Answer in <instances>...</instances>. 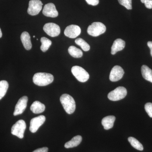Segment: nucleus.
Returning a JSON list of instances; mask_svg holds the SVG:
<instances>
[{"label":"nucleus","mask_w":152,"mask_h":152,"mask_svg":"<svg viewBox=\"0 0 152 152\" xmlns=\"http://www.w3.org/2000/svg\"><path fill=\"white\" fill-rule=\"evenodd\" d=\"M87 4L92 6H96L99 4V0H86Z\"/></svg>","instance_id":"cd10ccee"},{"label":"nucleus","mask_w":152,"mask_h":152,"mask_svg":"<svg viewBox=\"0 0 152 152\" xmlns=\"http://www.w3.org/2000/svg\"><path fill=\"white\" fill-rule=\"evenodd\" d=\"M60 101L67 113H73L75 110L76 104L72 96L67 94H64L61 96Z\"/></svg>","instance_id":"f03ea898"},{"label":"nucleus","mask_w":152,"mask_h":152,"mask_svg":"<svg viewBox=\"0 0 152 152\" xmlns=\"http://www.w3.org/2000/svg\"><path fill=\"white\" fill-rule=\"evenodd\" d=\"M43 14L45 16L50 18H56L58 15V13L56 6L53 3H48L44 7Z\"/></svg>","instance_id":"ddd939ff"},{"label":"nucleus","mask_w":152,"mask_h":152,"mask_svg":"<svg viewBox=\"0 0 152 152\" xmlns=\"http://www.w3.org/2000/svg\"><path fill=\"white\" fill-rule=\"evenodd\" d=\"M148 46L151 50V54L152 57V42L151 41H149V42H148Z\"/></svg>","instance_id":"c756f323"},{"label":"nucleus","mask_w":152,"mask_h":152,"mask_svg":"<svg viewBox=\"0 0 152 152\" xmlns=\"http://www.w3.org/2000/svg\"><path fill=\"white\" fill-rule=\"evenodd\" d=\"M42 45L41 46V50L43 52H46L52 45V42L48 38L43 37L41 39Z\"/></svg>","instance_id":"412c9836"},{"label":"nucleus","mask_w":152,"mask_h":152,"mask_svg":"<svg viewBox=\"0 0 152 152\" xmlns=\"http://www.w3.org/2000/svg\"><path fill=\"white\" fill-rule=\"evenodd\" d=\"M21 40L23 45L25 48L27 50H31L32 48V44L31 41V37L27 32H23L21 35Z\"/></svg>","instance_id":"2eb2a0df"},{"label":"nucleus","mask_w":152,"mask_h":152,"mask_svg":"<svg viewBox=\"0 0 152 152\" xmlns=\"http://www.w3.org/2000/svg\"><path fill=\"white\" fill-rule=\"evenodd\" d=\"M106 27L102 23L100 22H94L89 26L87 30V32L90 35L96 37L105 32Z\"/></svg>","instance_id":"7ed1b4c3"},{"label":"nucleus","mask_w":152,"mask_h":152,"mask_svg":"<svg viewBox=\"0 0 152 152\" xmlns=\"http://www.w3.org/2000/svg\"><path fill=\"white\" fill-rule=\"evenodd\" d=\"M33 37L35 38V36H34V37Z\"/></svg>","instance_id":"2f4dec72"},{"label":"nucleus","mask_w":152,"mask_h":152,"mask_svg":"<svg viewBox=\"0 0 152 152\" xmlns=\"http://www.w3.org/2000/svg\"><path fill=\"white\" fill-rule=\"evenodd\" d=\"M30 109L34 113L39 114L44 112L45 106L39 101H35L32 104Z\"/></svg>","instance_id":"f3484780"},{"label":"nucleus","mask_w":152,"mask_h":152,"mask_svg":"<svg viewBox=\"0 0 152 152\" xmlns=\"http://www.w3.org/2000/svg\"><path fill=\"white\" fill-rule=\"evenodd\" d=\"M26 128V125L25 121L23 120H19L12 127L11 133L20 139H23Z\"/></svg>","instance_id":"20e7f679"},{"label":"nucleus","mask_w":152,"mask_h":152,"mask_svg":"<svg viewBox=\"0 0 152 152\" xmlns=\"http://www.w3.org/2000/svg\"><path fill=\"white\" fill-rule=\"evenodd\" d=\"M128 141L132 146L134 147L136 149L140 151H142L143 150L144 148L142 144L135 138L129 137L128 138Z\"/></svg>","instance_id":"4be33fe9"},{"label":"nucleus","mask_w":152,"mask_h":152,"mask_svg":"<svg viewBox=\"0 0 152 152\" xmlns=\"http://www.w3.org/2000/svg\"><path fill=\"white\" fill-rule=\"evenodd\" d=\"M43 30L47 34L51 37H57L61 33V29L58 25L54 23H48L43 27Z\"/></svg>","instance_id":"6e6552de"},{"label":"nucleus","mask_w":152,"mask_h":152,"mask_svg":"<svg viewBox=\"0 0 152 152\" xmlns=\"http://www.w3.org/2000/svg\"><path fill=\"white\" fill-rule=\"evenodd\" d=\"M145 110L148 115L152 118V103H147L145 106Z\"/></svg>","instance_id":"a878e982"},{"label":"nucleus","mask_w":152,"mask_h":152,"mask_svg":"<svg viewBox=\"0 0 152 152\" xmlns=\"http://www.w3.org/2000/svg\"><path fill=\"white\" fill-rule=\"evenodd\" d=\"M43 4L40 0H31L29 2L28 13L32 16L37 15L40 12Z\"/></svg>","instance_id":"0eeeda50"},{"label":"nucleus","mask_w":152,"mask_h":152,"mask_svg":"<svg viewBox=\"0 0 152 152\" xmlns=\"http://www.w3.org/2000/svg\"><path fill=\"white\" fill-rule=\"evenodd\" d=\"M141 1L145 4L147 8L152 9V0H141Z\"/></svg>","instance_id":"bb28decb"},{"label":"nucleus","mask_w":152,"mask_h":152,"mask_svg":"<svg viewBox=\"0 0 152 152\" xmlns=\"http://www.w3.org/2000/svg\"><path fill=\"white\" fill-rule=\"evenodd\" d=\"M142 76L145 80L152 83V70L146 65H143L141 68Z\"/></svg>","instance_id":"6ab92c4d"},{"label":"nucleus","mask_w":152,"mask_h":152,"mask_svg":"<svg viewBox=\"0 0 152 152\" xmlns=\"http://www.w3.org/2000/svg\"><path fill=\"white\" fill-rule=\"evenodd\" d=\"M9 88V84L7 81L1 80L0 81V100L6 95Z\"/></svg>","instance_id":"5701e85b"},{"label":"nucleus","mask_w":152,"mask_h":152,"mask_svg":"<svg viewBox=\"0 0 152 152\" xmlns=\"http://www.w3.org/2000/svg\"><path fill=\"white\" fill-rule=\"evenodd\" d=\"M72 72L76 78L79 81L85 83L89 78V75L83 68L79 66H76L72 67Z\"/></svg>","instance_id":"39448f33"},{"label":"nucleus","mask_w":152,"mask_h":152,"mask_svg":"<svg viewBox=\"0 0 152 152\" xmlns=\"http://www.w3.org/2000/svg\"><path fill=\"white\" fill-rule=\"evenodd\" d=\"M2 36V33L1 31V28H0V38Z\"/></svg>","instance_id":"7c9ffc66"},{"label":"nucleus","mask_w":152,"mask_h":152,"mask_svg":"<svg viewBox=\"0 0 152 152\" xmlns=\"http://www.w3.org/2000/svg\"><path fill=\"white\" fill-rule=\"evenodd\" d=\"M28 98L27 96H23L20 98L15 107L14 115H21L24 112L27 105Z\"/></svg>","instance_id":"9b49d317"},{"label":"nucleus","mask_w":152,"mask_h":152,"mask_svg":"<svg viewBox=\"0 0 152 152\" xmlns=\"http://www.w3.org/2000/svg\"><path fill=\"white\" fill-rule=\"evenodd\" d=\"M68 52L69 54L74 58H80L83 56V53L82 50L73 46H72L69 48Z\"/></svg>","instance_id":"aec40b11"},{"label":"nucleus","mask_w":152,"mask_h":152,"mask_svg":"<svg viewBox=\"0 0 152 152\" xmlns=\"http://www.w3.org/2000/svg\"><path fill=\"white\" fill-rule=\"evenodd\" d=\"M126 43L124 41L121 39H118L115 40L111 47V54L115 55L117 52L122 50L124 48Z\"/></svg>","instance_id":"4468645a"},{"label":"nucleus","mask_w":152,"mask_h":152,"mask_svg":"<svg viewBox=\"0 0 152 152\" xmlns=\"http://www.w3.org/2000/svg\"><path fill=\"white\" fill-rule=\"evenodd\" d=\"M81 30L79 26L75 25H71L66 28L64 34L66 37L70 38H75L80 35Z\"/></svg>","instance_id":"f8f14e48"},{"label":"nucleus","mask_w":152,"mask_h":152,"mask_svg":"<svg viewBox=\"0 0 152 152\" xmlns=\"http://www.w3.org/2000/svg\"><path fill=\"white\" fill-rule=\"evenodd\" d=\"M33 82L39 86H45L53 83L54 77L50 74L46 73H37L33 77Z\"/></svg>","instance_id":"f257e3e1"},{"label":"nucleus","mask_w":152,"mask_h":152,"mask_svg":"<svg viewBox=\"0 0 152 152\" xmlns=\"http://www.w3.org/2000/svg\"><path fill=\"white\" fill-rule=\"evenodd\" d=\"M120 4L124 6L128 10H132V0H118Z\"/></svg>","instance_id":"393cba45"},{"label":"nucleus","mask_w":152,"mask_h":152,"mask_svg":"<svg viewBox=\"0 0 152 152\" xmlns=\"http://www.w3.org/2000/svg\"><path fill=\"white\" fill-rule=\"evenodd\" d=\"M48 148L44 147V148H40L35 150L33 152H48Z\"/></svg>","instance_id":"c85d7f7f"},{"label":"nucleus","mask_w":152,"mask_h":152,"mask_svg":"<svg viewBox=\"0 0 152 152\" xmlns=\"http://www.w3.org/2000/svg\"><path fill=\"white\" fill-rule=\"evenodd\" d=\"M75 42L78 45L80 46L84 51H88L89 50L90 46L89 44L87 43L82 38H78L75 41Z\"/></svg>","instance_id":"b1692460"},{"label":"nucleus","mask_w":152,"mask_h":152,"mask_svg":"<svg viewBox=\"0 0 152 152\" xmlns=\"http://www.w3.org/2000/svg\"><path fill=\"white\" fill-rule=\"evenodd\" d=\"M46 120L45 116L40 115L33 118L30 121V131L32 133H35L39 128L43 124Z\"/></svg>","instance_id":"1a4fd4ad"},{"label":"nucleus","mask_w":152,"mask_h":152,"mask_svg":"<svg viewBox=\"0 0 152 152\" xmlns=\"http://www.w3.org/2000/svg\"><path fill=\"white\" fill-rule=\"evenodd\" d=\"M115 121V117L113 115L108 116L104 118L102 121V124L104 129L109 130L113 127L114 122Z\"/></svg>","instance_id":"dca6fc26"},{"label":"nucleus","mask_w":152,"mask_h":152,"mask_svg":"<svg viewBox=\"0 0 152 152\" xmlns=\"http://www.w3.org/2000/svg\"><path fill=\"white\" fill-rule=\"evenodd\" d=\"M127 94V91L126 88L124 87H118L109 93L108 98L111 101H119L124 99Z\"/></svg>","instance_id":"423d86ee"},{"label":"nucleus","mask_w":152,"mask_h":152,"mask_svg":"<svg viewBox=\"0 0 152 152\" xmlns=\"http://www.w3.org/2000/svg\"><path fill=\"white\" fill-rule=\"evenodd\" d=\"M124 74L123 68L119 66H115L112 69L110 75V80L112 82H117L122 78Z\"/></svg>","instance_id":"9d476101"},{"label":"nucleus","mask_w":152,"mask_h":152,"mask_svg":"<svg viewBox=\"0 0 152 152\" xmlns=\"http://www.w3.org/2000/svg\"><path fill=\"white\" fill-rule=\"evenodd\" d=\"M82 141V137L80 135L76 136L74 137L69 141L67 142L65 144V147L66 148H73L79 145Z\"/></svg>","instance_id":"a211bd4d"}]
</instances>
